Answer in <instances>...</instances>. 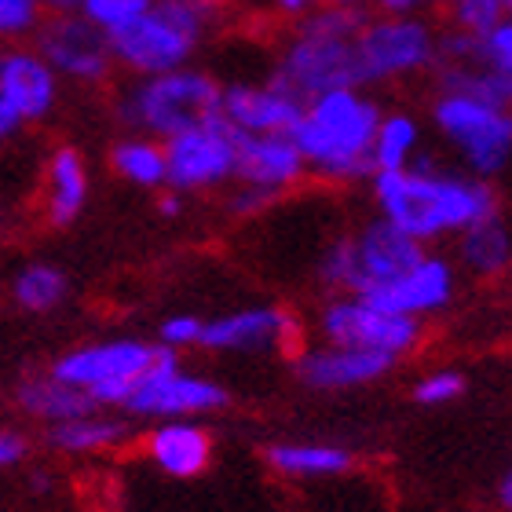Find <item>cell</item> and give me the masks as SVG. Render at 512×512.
I'll return each instance as SVG.
<instances>
[{"label":"cell","instance_id":"d6a6232c","mask_svg":"<svg viewBox=\"0 0 512 512\" xmlns=\"http://www.w3.org/2000/svg\"><path fill=\"white\" fill-rule=\"evenodd\" d=\"M461 388H465V381H461L458 370H436V374H428L425 381L417 384L414 395H417V403L439 406V403H450V399H458Z\"/></svg>","mask_w":512,"mask_h":512},{"label":"cell","instance_id":"ffe728a7","mask_svg":"<svg viewBox=\"0 0 512 512\" xmlns=\"http://www.w3.org/2000/svg\"><path fill=\"white\" fill-rule=\"evenodd\" d=\"M209 454H213V439L202 425H191V421H169L150 436L154 465L180 480L198 476L209 465Z\"/></svg>","mask_w":512,"mask_h":512},{"label":"cell","instance_id":"277c9868","mask_svg":"<svg viewBox=\"0 0 512 512\" xmlns=\"http://www.w3.org/2000/svg\"><path fill=\"white\" fill-rule=\"evenodd\" d=\"M216 0H154L132 26L110 37L114 63L136 77L191 66L216 22Z\"/></svg>","mask_w":512,"mask_h":512},{"label":"cell","instance_id":"8fae6325","mask_svg":"<svg viewBox=\"0 0 512 512\" xmlns=\"http://www.w3.org/2000/svg\"><path fill=\"white\" fill-rule=\"evenodd\" d=\"M172 191H205L235 176L238 169V128L220 114L180 136L165 139Z\"/></svg>","mask_w":512,"mask_h":512},{"label":"cell","instance_id":"e0dca14e","mask_svg":"<svg viewBox=\"0 0 512 512\" xmlns=\"http://www.w3.org/2000/svg\"><path fill=\"white\" fill-rule=\"evenodd\" d=\"M454 289V275L450 267L436 256H425L414 271H406L403 278H395L388 286L366 293V300H374L381 308L399 311V315H425V311L443 308Z\"/></svg>","mask_w":512,"mask_h":512},{"label":"cell","instance_id":"b9f144b4","mask_svg":"<svg viewBox=\"0 0 512 512\" xmlns=\"http://www.w3.org/2000/svg\"><path fill=\"white\" fill-rule=\"evenodd\" d=\"M428 4H443V8H450V4H454V0H428Z\"/></svg>","mask_w":512,"mask_h":512},{"label":"cell","instance_id":"603a6c76","mask_svg":"<svg viewBox=\"0 0 512 512\" xmlns=\"http://www.w3.org/2000/svg\"><path fill=\"white\" fill-rule=\"evenodd\" d=\"M114 169L118 176H125L128 183H139V187H158V183H169V154H165V139L154 143V136H136L121 139L114 154Z\"/></svg>","mask_w":512,"mask_h":512},{"label":"cell","instance_id":"d4e9b609","mask_svg":"<svg viewBox=\"0 0 512 512\" xmlns=\"http://www.w3.org/2000/svg\"><path fill=\"white\" fill-rule=\"evenodd\" d=\"M417 143H421V128L410 114H384L374 143V172L410 169L417 161Z\"/></svg>","mask_w":512,"mask_h":512},{"label":"cell","instance_id":"83f0119b","mask_svg":"<svg viewBox=\"0 0 512 512\" xmlns=\"http://www.w3.org/2000/svg\"><path fill=\"white\" fill-rule=\"evenodd\" d=\"M11 293H15V304H19V308L52 311L55 304L66 297V278H63V271H55V267H48V264H33V267H26V271H19Z\"/></svg>","mask_w":512,"mask_h":512},{"label":"cell","instance_id":"7402d4cb","mask_svg":"<svg viewBox=\"0 0 512 512\" xmlns=\"http://www.w3.org/2000/svg\"><path fill=\"white\" fill-rule=\"evenodd\" d=\"M88 194L85 161L74 147H59L48 161V220L55 227H66L81 213Z\"/></svg>","mask_w":512,"mask_h":512},{"label":"cell","instance_id":"3957f363","mask_svg":"<svg viewBox=\"0 0 512 512\" xmlns=\"http://www.w3.org/2000/svg\"><path fill=\"white\" fill-rule=\"evenodd\" d=\"M381 118V107L363 88H333L304 103V114L289 136L297 139L308 169L333 180H352V176L374 172Z\"/></svg>","mask_w":512,"mask_h":512},{"label":"cell","instance_id":"7bdbcfd3","mask_svg":"<svg viewBox=\"0 0 512 512\" xmlns=\"http://www.w3.org/2000/svg\"><path fill=\"white\" fill-rule=\"evenodd\" d=\"M502 4H505V11H509V15H512V0H502Z\"/></svg>","mask_w":512,"mask_h":512},{"label":"cell","instance_id":"9c48e42d","mask_svg":"<svg viewBox=\"0 0 512 512\" xmlns=\"http://www.w3.org/2000/svg\"><path fill=\"white\" fill-rule=\"evenodd\" d=\"M161 352H165V344H92V348H77V352L63 355L52 366V377L74 384V388H85L99 406H125L136 392V384L143 381V374L161 359Z\"/></svg>","mask_w":512,"mask_h":512},{"label":"cell","instance_id":"ac0fdd59","mask_svg":"<svg viewBox=\"0 0 512 512\" xmlns=\"http://www.w3.org/2000/svg\"><path fill=\"white\" fill-rule=\"evenodd\" d=\"M289 315L278 308H249L224 315L205 326L202 348L213 352H256V348H271L289 337Z\"/></svg>","mask_w":512,"mask_h":512},{"label":"cell","instance_id":"ab89813d","mask_svg":"<svg viewBox=\"0 0 512 512\" xmlns=\"http://www.w3.org/2000/svg\"><path fill=\"white\" fill-rule=\"evenodd\" d=\"M502 502H505V509H512V469H509V476L502 480Z\"/></svg>","mask_w":512,"mask_h":512},{"label":"cell","instance_id":"e575fe53","mask_svg":"<svg viewBox=\"0 0 512 512\" xmlns=\"http://www.w3.org/2000/svg\"><path fill=\"white\" fill-rule=\"evenodd\" d=\"M326 0H267V8L275 11V15H282V19L289 22H300V19H308L311 11L322 8Z\"/></svg>","mask_w":512,"mask_h":512},{"label":"cell","instance_id":"74e56055","mask_svg":"<svg viewBox=\"0 0 512 512\" xmlns=\"http://www.w3.org/2000/svg\"><path fill=\"white\" fill-rule=\"evenodd\" d=\"M158 213L161 216H176V213H180V198H176V194H165V198L158 202Z\"/></svg>","mask_w":512,"mask_h":512},{"label":"cell","instance_id":"2e32d148","mask_svg":"<svg viewBox=\"0 0 512 512\" xmlns=\"http://www.w3.org/2000/svg\"><path fill=\"white\" fill-rule=\"evenodd\" d=\"M308 169V161L300 154L297 139L289 132H271V136H249L238 132V169L235 176L246 187H260V191H282L293 180H300V172Z\"/></svg>","mask_w":512,"mask_h":512},{"label":"cell","instance_id":"ba28073f","mask_svg":"<svg viewBox=\"0 0 512 512\" xmlns=\"http://www.w3.org/2000/svg\"><path fill=\"white\" fill-rule=\"evenodd\" d=\"M443 33L425 15H381L370 11L359 33V59H363V85H384L403 77L436 70Z\"/></svg>","mask_w":512,"mask_h":512},{"label":"cell","instance_id":"ee69618b","mask_svg":"<svg viewBox=\"0 0 512 512\" xmlns=\"http://www.w3.org/2000/svg\"><path fill=\"white\" fill-rule=\"evenodd\" d=\"M216 4H224V0H216Z\"/></svg>","mask_w":512,"mask_h":512},{"label":"cell","instance_id":"4dcf8cb0","mask_svg":"<svg viewBox=\"0 0 512 512\" xmlns=\"http://www.w3.org/2000/svg\"><path fill=\"white\" fill-rule=\"evenodd\" d=\"M44 19H48L44 0H0V33L8 41H26V37L33 41Z\"/></svg>","mask_w":512,"mask_h":512},{"label":"cell","instance_id":"8992f818","mask_svg":"<svg viewBox=\"0 0 512 512\" xmlns=\"http://www.w3.org/2000/svg\"><path fill=\"white\" fill-rule=\"evenodd\" d=\"M421 260H425L421 238L406 235L392 220H381L352 242H337L322 260V278L333 286L352 289L355 297H366L395 278H403L406 271H414Z\"/></svg>","mask_w":512,"mask_h":512},{"label":"cell","instance_id":"6da1fadb","mask_svg":"<svg viewBox=\"0 0 512 512\" xmlns=\"http://www.w3.org/2000/svg\"><path fill=\"white\" fill-rule=\"evenodd\" d=\"M366 15L370 8L322 4L308 19L293 22L275 59L271 81L300 103H311L333 88H366L363 59H359V33L366 26Z\"/></svg>","mask_w":512,"mask_h":512},{"label":"cell","instance_id":"f1b7e54d","mask_svg":"<svg viewBox=\"0 0 512 512\" xmlns=\"http://www.w3.org/2000/svg\"><path fill=\"white\" fill-rule=\"evenodd\" d=\"M150 4H154V0H81V8L77 11H81L88 22H96L107 37H114L118 30L132 26Z\"/></svg>","mask_w":512,"mask_h":512},{"label":"cell","instance_id":"836d02e7","mask_svg":"<svg viewBox=\"0 0 512 512\" xmlns=\"http://www.w3.org/2000/svg\"><path fill=\"white\" fill-rule=\"evenodd\" d=\"M205 326L194 315H172V319L161 322V341L169 348H180V344H202Z\"/></svg>","mask_w":512,"mask_h":512},{"label":"cell","instance_id":"cb8c5ba5","mask_svg":"<svg viewBox=\"0 0 512 512\" xmlns=\"http://www.w3.org/2000/svg\"><path fill=\"white\" fill-rule=\"evenodd\" d=\"M509 256H512V238L502 220H498V213L461 231V260L476 275H498L509 264Z\"/></svg>","mask_w":512,"mask_h":512},{"label":"cell","instance_id":"f546056e","mask_svg":"<svg viewBox=\"0 0 512 512\" xmlns=\"http://www.w3.org/2000/svg\"><path fill=\"white\" fill-rule=\"evenodd\" d=\"M447 11H450V30L472 33V37H483V33L494 30L509 15L502 0H454Z\"/></svg>","mask_w":512,"mask_h":512},{"label":"cell","instance_id":"60d3db41","mask_svg":"<svg viewBox=\"0 0 512 512\" xmlns=\"http://www.w3.org/2000/svg\"><path fill=\"white\" fill-rule=\"evenodd\" d=\"M326 4H344V8H370L374 0H326Z\"/></svg>","mask_w":512,"mask_h":512},{"label":"cell","instance_id":"30bf717a","mask_svg":"<svg viewBox=\"0 0 512 512\" xmlns=\"http://www.w3.org/2000/svg\"><path fill=\"white\" fill-rule=\"evenodd\" d=\"M33 48L44 55V63L55 74L70 77L77 85H99L118 66L110 37L81 11H48L41 30L33 33Z\"/></svg>","mask_w":512,"mask_h":512},{"label":"cell","instance_id":"52a82bcc","mask_svg":"<svg viewBox=\"0 0 512 512\" xmlns=\"http://www.w3.org/2000/svg\"><path fill=\"white\" fill-rule=\"evenodd\" d=\"M439 136L458 150L476 176L502 172L512 158V110L461 92H439L432 103Z\"/></svg>","mask_w":512,"mask_h":512},{"label":"cell","instance_id":"4fadbf2b","mask_svg":"<svg viewBox=\"0 0 512 512\" xmlns=\"http://www.w3.org/2000/svg\"><path fill=\"white\" fill-rule=\"evenodd\" d=\"M59 96V74L37 48H8L0 55V136L48 118Z\"/></svg>","mask_w":512,"mask_h":512},{"label":"cell","instance_id":"7c38bea8","mask_svg":"<svg viewBox=\"0 0 512 512\" xmlns=\"http://www.w3.org/2000/svg\"><path fill=\"white\" fill-rule=\"evenodd\" d=\"M322 333L330 344L341 348H363V352H384V355H403L410 352L421 337L414 315H399L366 297L337 300L322 315Z\"/></svg>","mask_w":512,"mask_h":512},{"label":"cell","instance_id":"d6986e66","mask_svg":"<svg viewBox=\"0 0 512 512\" xmlns=\"http://www.w3.org/2000/svg\"><path fill=\"white\" fill-rule=\"evenodd\" d=\"M395 355L363 352V348H322V352L300 355V377L311 388H352V384L377 381L392 366Z\"/></svg>","mask_w":512,"mask_h":512},{"label":"cell","instance_id":"9a60e30c","mask_svg":"<svg viewBox=\"0 0 512 512\" xmlns=\"http://www.w3.org/2000/svg\"><path fill=\"white\" fill-rule=\"evenodd\" d=\"M304 114V103L289 96L275 81L264 85H227L224 88V118L249 136H271V132H293Z\"/></svg>","mask_w":512,"mask_h":512},{"label":"cell","instance_id":"5bb4252c","mask_svg":"<svg viewBox=\"0 0 512 512\" xmlns=\"http://www.w3.org/2000/svg\"><path fill=\"white\" fill-rule=\"evenodd\" d=\"M227 403V392L220 384L202 381V377L180 374L176 366V355L165 344V352L154 366H150L143 381L136 384V392L128 399V410L132 414H147V417H187V414H205V410H216V406Z\"/></svg>","mask_w":512,"mask_h":512},{"label":"cell","instance_id":"7a4b0ae2","mask_svg":"<svg viewBox=\"0 0 512 512\" xmlns=\"http://www.w3.org/2000/svg\"><path fill=\"white\" fill-rule=\"evenodd\" d=\"M374 194L384 220L421 242L443 231H465L498 213L494 191L483 183V176H443L428 158H417L410 169L374 172Z\"/></svg>","mask_w":512,"mask_h":512},{"label":"cell","instance_id":"484cf974","mask_svg":"<svg viewBox=\"0 0 512 512\" xmlns=\"http://www.w3.org/2000/svg\"><path fill=\"white\" fill-rule=\"evenodd\" d=\"M271 469L286 476H333L348 469V454L341 447H315V443H278L267 450Z\"/></svg>","mask_w":512,"mask_h":512},{"label":"cell","instance_id":"5b68a950","mask_svg":"<svg viewBox=\"0 0 512 512\" xmlns=\"http://www.w3.org/2000/svg\"><path fill=\"white\" fill-rule=\"evenodd\" d=\"M118 114L132 132L172 139L187 128L224 114V85L205 70L180 66L169 74L136 77L121 92Z\"/></svg>","mask_w":512,"mask_h":512},{"label":"cell","instance_id":"4316f807","mask_svg":"<svg viewBox=\"0 0 512 512\" xmlns=\"http://www.w3.org/2000/svg\"><path fill=\"white\" fill-rule=\"evenodd\" d=\"M125 436V425L118 421H107V417H74V421H59L52 425L48 432V443L59 450H74V454H85V450H99V447H110V443H118Z\"/></svg>","mask_w":512,"mask_h":512},{"label":"cell","instance_id":"f35d334b","mask_svg":"<svg viewBox=\"0 0 512 512\" xmlns=\"http://www.w3.org/2000/svg\"><path fill=\"white\" fill-rule=\"evenodd\" d=\"M48 11H77L81 8V0H44Z\"/></svg>","mask_w":512,"mask_h":512},{"label":"cell","instance_id":"44dd1931","mask_svg":"<svg viewBox=\"0 0 512 512\" xmlns=\"http://www.w3.org/2000/svg\"><path fill=\"white\" fill-rule=\"evenodd\" d=\"M15 403L30 417H44L52 425L85 417L99 406L85 388H74V384L59 381V377H30V381H22L15 388Z\"/></svg>","mask_w":512,"mask_h":512},{"label":"cell","instance_id":"1f68e13d","mask_svg":"<svg viewBox=\"0 0 512 512\" xmlns=\"http://www.w3.org/2000/svg\"><path fill=\"white\" fill-rule=\"evenodd\" d=\"M472 55L491 66V70H498V74L512 77V15H505L494 30L476 37L472 41Z\"/></svg>","mask_w":512,"mask_h":512},{"label":"cell","instance_id":"d590c367","mask_svg":"<svg viewBox=\"0 0 512 512\" xmlns=\"http://www.w3.org/2000/svg\"><path fill=\"white\" fill-rule=\"evenodd\" d=\"M421 8H428V0H374L370 11L381 15H421Z\"/></svg>","mask_w":512,"mask_h":512},{"label":"cell","instance_id":"8d00e7d4","mask_svg":"<svg viewBox=\"0 0 512 512\" xmlns=\"http://www.w3.org/2000/svg\"><path fill=\"white\" fill-rule=\"evenodd\" d=\"M26 454V439L19 432H0V465H15Z\"/></svg>","mask_w":512,"mask_h":512}]
</instances>
